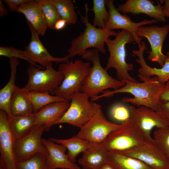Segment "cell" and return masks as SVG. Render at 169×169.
<instances>
[{
  "label": "cell",
  "instance_id": "cell-1",
  "mask_svg": "<svg viewBox=\"0 0 169 169\" xmlns=\"http://www.w3.org/2000/svg\"><path fill=\"white\" fill-rule=\"evenodd\" d=\"M125 85L116 90H106L93 100L94 101L103 97H110L120 93H128L133 97H125L122 99L124 103H129L138 107L144 106L158 111L160 103V97L165 87L157 80L155 77L146 81L139 82L123 81Z\"/></svg>",
  "mask_w": 169,
  "mask_h": 169
},
{
  "label": "cell",
  "instance_id": "cell-2",
  "mask_svg": "<svg viewBox=\"0 0 169 169\" xmlns=\"http://www.w3.org/2000/svg\"><path fill=\"white\" fill-rule=\"evenodd\" d=\"M99 52L95 49H88L81 56L82 58L92 63L80 89V91L87 95L91 100L108 89L116 90L125 84L124 81L112 77L103 68Z\"/></svg>",
  "mask_w": 169,
  "mask_h": 169
},
{
  "label": "cell",
  "instance_id": "cell-3",
  "mask_svg": "<svg viewBox=\"0 0 169 169\" xmlns=\"http://www.w3.org/2000/svg\"><path fill=\"white\" fill-rule=\"evenodd\" d=\"M85 15L83 16L78 11L82 22L84 24V30L71 41V46L67 50L69 59L77 55L82 56L90 48H94L103 54L106 50L105 44L106 40L111 36H115L117 32L114 30L102 29L94 26L89 21L88 3L84 4Z\"/></svg>",
  "mask_w": 169,
  "mask_h": 169
},
{
  "label": "cell",
  "instance_id": "cell-4",
  "mask_svg": "<svg viewBox=\"0 0 169 169\" xmlns=\"http://www.w3.org/2000/svg\"><path fill=\"white\" fill-rule=\"evenodd\" d=\"M134 42L135 40L133 36L124 30L119 31L114 39L109 38L106 41L105 44L109 55L105 69L106 70L111 68L115 69L119 80L138 82L129 72L133 69V64L128 63L126 60V45Z\"/></svg>",
  "mask_w": 169,
  "mask_h": 169
},
{
  "label": "cell",
  "instance_id": "cell-5",
  "mask_svg": "<svg viewBox=\"0 0 169 169\" xmlns=\"http://www.w3.org/2000/svg\"><path fill=\"white\" fill-rule=\"evenodd\" d=\"M91 64L89 61L84 62L78 59L74 62L69 61L60 64L58 71L63 76V79L53 95L70 101L73 94L80 91L82 83L91 67Z\"/></svg>",
  "mask_w": 169,
  "mask_h": 169
},
{
  "label": "cell",
  "instance_id": "cell-6",
  "mask_svg": "<svg viewBox=\"0 0 169 169\" xmlns=\"http://www.w3.org/2000/svg\"><path fill=\"white\" fill-rule=\"evenodd\" d=\"M120 125L102 143L108 151L124 152L138 147L147 140L130 119Z\"/></svg>",
  "mask_w": 169,
  "mask_h": 169
},
{
  "label": "cell",
  "instance_id": "cell-7",
  "mask_svg": "<svg viewBox=\"0 0 169 169\" xmlns=\"http://www.w3.org/2000/svg\"><path fill=\"white\" fill-rule=\"evenodd\" d=\"M89 98L87 95L81 91L73 94L68 109L54 125L67 123L81 128L101 109L99 104L90 101Z\"/></svg>",
  "mask_w": 169,
  "mask_h": 169
},
{
  "label": "cell",
  "instance_id": "cell-8",
  "mask_svg": "<svg viewBox=\"0 0 169 169\" xmlns=\"http://www.w3.org/2000/svg\"><path fill=\"white\" fill-rule=\"evenodd\" d=\"M40 69L30 64L27 70L28 82L23 88L28 91L48 92L53 95L61 84L63 76L53 68L52 63L43 70Z\"/></svg>",
  "mask_w": 169,
  "mask_h": 169
},
{
  "label": "cell",
  "instance_id": "cell-9",
  "mask_svg": "<svg viewBox=\"0 0 169 169\" xmlns=\"http://www.w3.org/2000/svg\"><path fill=\"white\" fill-rule=\"evenodd\" d=\"M44 125H36L27 133L15 141L14 151L17 162L26 160L34 155H45L48 151L42 141Z\"/></svg>",
  "mask_w": 169,
  "mask_h": 169
},
{
  "label": "cell",
  "instance_id": "cell-10",
  "mask_svg": "<svg viewBox=\"0 0 169 169\" xmlns=\"http://www.w3.org/2000/svg\"><path fill=\"white\" fill-rule=\"evenodd\" d=\"M141 161L152 169H169V159L153 138L141 146L122 152Z\"/></svg>",
  "mask_w": 169,
  "mask_h": 169
},
{
  "label": "cell",
  "instance_id": "cell-11",
  "mask_svg": "<svg viewBox=\"0 0 169 169\" xmlns=\"http://www.w3.org/2000/svg\"><path fill=\"white\" fill-rule=\"evenodd\" d=\"M169 32V25L159 27L156 25L142 26L139 28L136 32L137 36L146 38L149 42L151 48L148 59L151 62L158 63L161 67L164 64L166 55L162 51L163 43Z\"/></svg>",
  "mask_w": 169,
  "mask_h": 169
},
{
  "label": "cell",
  "instance_id": "cell-12",
  "mask_svg": "<svg viewBox=\"0 0 169 169\" xmlns=\"http://www.w3.org/2000/svg\"><path fill=\"white\" fill-rule=\"evenodd\" d=\"M120 125L108 120L101 109L80 128L76 136L90 142L101 143Z\"/></svg>",
  "mask_w": 169,
  "mask_h": 169
},
{
  "label": "cell",
  "instance_id": "cell-13",
  "mask_svg": "<svg viewBox=\"0 0 169 169\" xmlns=\"http://www.w3.org/2000/svg\"><path fill=\"white\" fill-rule=\"evenodd\" d=\"M31 34V38L28 44L23 51L25 56L33 65L41 69H44L53 62L64 63L69 61L67 55L62 58L52 56L41 42L39 35L30 23L27 21Z\"/></svg>",
  "mask_w": 169,
  "mask_h": 169
},
{
  "label": "cell",
  "instance_id": "cell-14",
  "mask_svg": "<svg viewBox=\"0 0 169 169\" xmlns=\"http://www.w3.org/2000/svg\"><path fill=\"white\" fill-rule=\"evenodd\" d=\"M106 5L108 8L109 18L105 28L110 30L121 29L129 32L133 36L139 48L141 45V40L143 38L137 36L136 32L138 28L142 26L158 22L153 19L151 20L145 19L137 23L134 22L129 17L120 13L115 6L113 0H106Z\"/></svg>",
  "mask_w": 169,
  "mask_h": 169
},
{
  "label": "cell",
  "instance_id": "cell-15",
  "mask_svg": "<svg viewBox=\"0 0 169 169\" xmlns=\"http://www.w3.org/2000/svg\"><path fill=\"white\" fill-rule=\"evenodd\" d=\"M128 108L130 113V119L147 140L152 138L151 134L153 128L167 126L158 111L144 106L136 107L132 105Z\"/></svg>",
  "mask_w": 169,
  "mask_h": 169
},
{
  "label": "cell",
  "instance_id": "cell-16",
  "mask_svg": "<svg viewBox=\"0 0 169 169\" xmlns=\"http://www.w3.org/2000/svg\"><path fill=\"white\" fill-rule=\"evenodd\" d=\"M15 140L11 131L8 116L0 110V164L5 169H17L14 151Z\"/></svg>",
  "mask_w": 169,
  "mask_h": 169
},
{
  "label": "cell",
  "instance_id": "cell-17",
  "mask_svg": "<svg viewBox=\"0 0 169 169\" xmlns=\"http://www.w3.org/2000/svg\"><path fill=\"white\" fill-rule=\"evenodd\" d=\"M141 44V47L138 50L134 49L131 52L138 57L136 61L140 66L138 70V77L141 81L144 82L155 76L157 81L161 84H165L169 80V51L166 55L164 63L161 68L151 67L146 63L144 58V51L147 49L146 43L142 41Z\"/></svg>",
  "mask_w": 169,
  "mask_h": 169
},
{
  "label": "cell",
  "instance_id": "cell-18",
  "mask_svg": "<svg viewBox=\"0 0 169 169\" xmlns=\"http://www.w3.org/2000/svg\"><path fill=\"white\" fill-rule=\"evenodd\" d=\"M156 5L153 1L149 0H128L119 5L117 10L125 14L131 13L133 15L145 14L158 22L166 21V17L163 12V6L157 2Z\"/></svg>",
  "mask_w": 169,
  "mask_h": 169
},
{
  "label": "cell",
  "instance_id": "cell-19",
  "mask_svg": "<svg viewBox=\"0 0 169 169\" xmlns=\"http://www.w3.org/2000/svg\"><path fill=\"white\" fill-rule=\"evenodd\" d=\"M42 141L48 151L46 156L47 169H80L69 159L65 153L67 149L64 146L49 139L42 138Z\"/></svg>",
  "mask_w": 169,
  "mask_h": 169
},
{
  "label": "cell",
  "instance_id": "cell-20",
  "mask_svg": "<svg viewBox=\"0 0 169 169\" xmlns=\"http://www.w3.org/2000/svg\"><path fill=\"white\" fill-rule=\"evenodd\" d=\"M70 101H62L54 102L43 107L33 113L36 125H44L45 131H49L55 122L63 116L69 107Z\"/></svg>",
  "mask_w": 169,
  "mask_h": 169
},
{
  "label": "cell",
  "instance_id": "cell-21",
  "mask_svg": "<svg viewBox=\"0 0 169 169\" xmlns=\"http://www.w3.org/2000/svg\"><path fill=\"white\" fill-rule=\"evenodd\" d=\"M17 12L23 14L39 35L44 36L48 28L41 5L38 0H31L18 8Z\"/></svg>",
  "mask_w": 169,
  "mask_h": 169
},
{
  "label": "cell",
  "instance_id": "cell-22",
  "mask_svg": "<svg viewBox=\"0 0 169 169\" xmlns=\"http://www.w3.org/2000/svg\"><path fill=\"white\" fill-rule=\"evenodd\" d=\"M108 151L101 143L90 142L78 163L82 169H99L108 162Z\"/></svg>",
  "mask_w": 169,
  "mask_h": 169
},
{
  "label": "cell",
  "instance_id": "cell-23",
  "mask_svg": "<svg viewBox=\"0 0 169 169\" xmlns=\"http://www.w3.org/2000/svg\"><path fill=\"white\" fill-rule=\"evenodd\" d=\"M11 70L9 80L7 84L0 90V109L5 111L9 117L12 116L10 111L11 101L16 86L15 82L17 67L19 61L17 59H9Z\"/></svg>",
  "mask_w": 169,
  "mask_h": 169
},
{
  "label": "cell",
  "instance_id": "cell-24",
  "mask_svg": "<svg viewBox=\"0 0 169 169\" xmlns=\"http://www.w3.org/2000/svg\"><path fill=\"white\" fill-rule=\"evenodd\" d=\"M10 111L11 115L15 116L27 115L33 113L32 104L23 88L15 86L11 101Z\"/></svg>",
  "mask_w": 169,
  "mask_h": 169
},
{
  "label": "cell",
  "instance_id": "cell-25",
  "mask_svg": "<svg viewBox=\"0 0 169 169\" xmlns=\"http://www.w3.org/2000/svg\"><path fill=\"white\" fill-rule=\"evenodd\" d=\"M107 162L114 169H152L139 159L122 152H109Z\"/></svg>",
  "mask_w": 169,
  "mask_h": 169
},
{
  "label": "cell",
  "instance_id": "cell-26",
  "mask_svg": "<svg viewBox=\"0 0 169 169\" xmlns=\"http://www.w3.org/2000/svg\"><path fill=\"white\" fill-rule=\"evenodd\" d=\"M8 118L10 128L15 141L27 133L35 125L33 113L25 116H11Z\"/></svg>",
  "mask_w": 169,
  "mask_h": 169
},
{
  "label": "cell",
  "instance_id": "cell-27",
  "mask_svg": "<svg viewBox=\"0 0 169 169\" xmlns=\"http://www.w3.org/2000/svg\"><path fill=\"white\" fill-rule=\"evenodd\" d=\"M49 139L64 146L68 151L67 154L69 159L74 163L77 156L85 151L90 145V142L76 135L68 139H58L52 138Z\"/></svg>",
  "mask_w": 169,
  "mask_h": 169
},
{
  "label": "cell",
  "instance_id": "cell-28",
  "mask_svg": "<svg viewBox=\"0 0 169 169\" xmlns=\"http://www.w3.org/2000/svg\"><path fill=\"white\" fill-rule=\"evenodd\" d=\"M24 90L32 104L33 113L37 112L43 107L49 104L66 100L59 96L51 95L48 92Z\"/></svg>",
  "mask_w": 169,
  "mask_h": 169
},
{
  "label": "cell",
  "instance_id": "cell-29",
  "mask_svg": "<svg viewBox=\"0 0 169 169\" xmlns=\"http://www.w3.org/2000/svg\"><path fill=\"white\" fill-rule=\"evenodd\" d=\"M62 19L65 20L67 24L74 25L78 20L73 1L72 0H52Z\"/></svg>",
  "mask_w": 169,
  "mask_h": 169
},
{
  "label": "cell",
  "instance_id": "cell-30",
  "mask_svg": "<svg viewBox=\"0 0 169 169\" xmlns=\"http://www.w3.org/2000/svg\"><path fill=\"white\" fill-rule=\"evenodd\" d=\"M93 7L90 9L94 13L92 24L95 27L105 29L109 18L106 5V0H93Z\"/></svg>",
  "mask_w": 169,
  "mask_h": 169
},
{
  "label": "cell",
  "instance_id": "cell-31",
  "mask_svg": "<svg viewBox=\"0 0 169 169\" xmlns=\"http://www.w3.org/2000/svg\"><path fill=\"white\" fill-rule=\"evenodd\" d=\"M40 3L48 28L54 29L55 23L61 17L52 0H38Z\"/></svg>",
  "mask_w": 169,
  "mask_h": 169
},
{
  "label": "cell",
  "instance_id": "cell-32",
  "mask_svg": "<svg viewBox=\"0 0 169 169\" xmlns=\"http://www.w3.org/2000/svg\"><path fill=\"white\" fill-rule=\"evenodd\" d=\"M47 155L38 153L26 160L17 162V169H47Z\"/></svg>",
  "mask_w": 169,
  "mask_h": 169
},
{
  "label": "cell",
  "instance_id": "cell-33",
  "mask_svg": "<svg viewBox=\"0 0 169 169\" xmlns=\"http://www.w3.org/2000/svg\"><path fill=\"white\" fill-rule=\"evenodd\" d=\"M153 139L169 159V126L157 129L153 133Z\"/></svg>",
  "mask_w": 169,
  "mask_h": 169
},
{
  "label": "cell",
  "instance_id": "cell-34",
  "mask_svg": "<svg viewBox=\"0 0 169 169\" xmlns=\"http://www.w3.org/2000/svg\"><path fill=\"white\" fill-rule=\"evenodd\" d=\"M112 117L115 120L122 122L125 121L130 119V113L129 110L121 104L114 105L110 110Z\"/></svg>",
  "mask_w": 169,
  "mask_h": 169
},
{
  "label": "cell",
  "instance_id": "cell-35",
  "mask_svg": "<svg viewBox=\"0 0 169 169\" xmlns=\"http://www.w3.org/2000/svg\"><path fill=\"white\" fill-rule=\"evenodd\" d=\"M0 55L7 57L9 59H20L27 61L30 64L33 65V63L25 56L23 51L17 49L13 46H0Z\"/></svg>",
  "mask_w": 169,
  "mask_h": 169
},
{
  "label": "cell",
  "instance_id": "cell-36",
  "mask_svg": "<svg viewBox=\"0 0 169 169\" xmlns=\"http://www.w3.org/2000/svg\"><path fill=\"white\" fill-rule=\"evenodd\" d=\"M158 111L167 125L169 126V102H160Z\"/></svg>",
  "mask_w": 169,
  "mask_h": 169
},
{
  "label": "cell",
  "instance_id": "cell-37",
  "mask_svg": "<svg viewBox=\"0 0 169 169\" xmlns=\"http://www.w3.org/2000/svg\"><path fill=\"white\" fill-rule=\"evenodd\" d=\"M31 0H4L3 1L8 7V11L17 12L18 7L20 5L28 2Z\"/></svg>",
  "mask_w": 169,
  "mask_h": 169
},
{
  "label": "cell",
  "instance_id": "cell-38",
  "mask_svg": "<svg viewBox=\"0 0 169 169\" xmlns=\"http://www.w3.org/2000/svg\"><path fill=\"white\" fill-rule=\"evenodd\" d=\"M169 102V80L165 84L164 89L160 97V102Z\"/></svg>",
  "mask_w": 169,
  "mask_h": 169
},
{
  "label": "cell",
  "instance_id": "cell-39",
  "mask_svg": "<svg viewBox=\"0 0 169 169\" xmlns=\"http://www.w3.org/2000/svg\"><path fill=\"white\" fill-rule=\"evenodd\" d=\"M67 24L66 21L61 18L55 23L54 26V29L59 30L63 29Z\"/></svg>",
  "mask_w": 169,
  "mask_h": 169
},
{
  "label": "cell",
  "instance_id": "cell-40",
  "mask_svg": "<svg viewBox=\"0 0 169 169\" xmlns=\"http://www.w3.org/2000/svg\"><path fill=\"white\" fill-rule=\"evenodd\" d=\"M163 6V12L166 17L169 18V0H165Z\"/></svg>",
  "mask_w": 169,
  "mask_h": 169
},
{
  "label": "cell",
  "instance_id": "cell-41",
  "mask_svg": "<svg viewBox=\"0 0 169 169\" xmlns=\"http://www.w3.org/2000/svg\"><path fill=\"white\" fill-rule=\"evenodd\" d=\"M8 10L7 9L4 5L2 1L0 0V16L1 17L6 15Z\"/></svg>",
  "mask_w": 169,
  "mask_h": 169
},
{
  "label": "cell",
  "instance_id": "cell-42",
  "mask_svg": "<svg viewBox=\"0 0 169 169\" xmlns=\"http://www.w3.org/2000/svg\"><path fill=\"white\" fill-rule=\"evenodd\" d=\"M99 169H114L109 163H106Z\"/></svg>",
  "mask_w": 169,
  "mask_h": 169
},
{
  "label": "cell",
  "instance_id": "cell-43",
  "mask_svg": "<svg viewBox=\"0 0 169 169\" xmlns=\"http://www.w3.org/2000/svg\"><path fill=\"white\" fill-rule=\"evenodd\" d=\"M0 169H5L3 166L0 164Z\"/></svg>",
  "mask_w": 169,
  "mask_h": 169
},
{
  "label": "cell",
  "instance_id": "cell-44",
  "mask_svg": "<svg viewBox=\"0 0 169 169\" xmlns=\"http://www.w3.org/2000/svg\"></svg>",
  "mask_w": 169,
  "mask_h": 169
}]
</instances>
